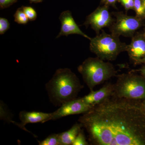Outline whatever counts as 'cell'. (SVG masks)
<instances>
[{
  "label": "cell",
  "mask_w": 145,
  "mask_h": 145,
  "mask_svg": "<svg viewBox=\"0 0 145 145\" xmlns=\"http://www.w3.org/2000/svg\"><path fill=\"white\" fill-rule=\"evenodd\" d=\"M40 145H61L59 134H51L44 140L39 142Z\"/></svg>",
  "instance_id": "obj_15"
},
{
  "label": "cell",
  "mask_w": 145,
  "mask_h": 145,
  "mask_svg": "<svg viewBox=\"0 0 145 145\" xmlns=\"http://www.w3.org/2000/svg\"><path fill=\"white\" fill-rule=\"evenodd\" d=\"M82 88L78 77L68 68L57 69L46 85L50 99L56 105L75 99Z\"/></svg>",
  "instance_id": "obj_2"
},
{
  "label": "cell",
  "mask_w": 145,
  "mask_h": 145,
  "mask_svg": "<svg viewBox=\"0 0 145 145\" xmlns=\"http://www.w3.org/2000/svg\"><path fill=\"white\" fill-rule=\"evenodd\" d=\"M84 80L91 91L95 86L114 76L116 71L113 65L99 57L89 58L78 67Z\"/></svg>",
  "instance_id": "obj_3"
},
{
  "label": "cell",
  "mask_w": 145,
  "mask_h": 145,
  "mask_svg": "<svg viewBox=\"0 0 145 145\" xmlns=\"http://www.w3.org/2000/svg\"><path fill=\"white\" fill-rule=\"evenodd\" d=\"M72 145H87L88 143L86 140V137L82 130L80 131L76 136L72 143Z\"/></svg>",
  "instance_id": "obj_18"
},
{
  "label": "cell",
  "mask_w": 145,
  "mask_h": 145,
  "mask_svg": "<svg viewBox=\"0 0 145 145\" xmlns=\"http://www.w3.org/2000/svg\"><path fill=\"white\" fill-rule=\"evenodd\" d=\"M89 48L101 59L114 61L121 52L126 51L127 45L122 42L119 37L107 34L102 29V33L97 34L90 40Z\"/></svg>",
  "instance_id": "obj_4"
},
{
  "label": "cell",
  "mask_w": 145,
  "mask_h": 145,
  "mask_svg": "<svg viewBox=\"0 0 145 145\" xmlns=\"http://www.w3.org/2000/svg\"><path fill=\"white\" fill-rule=\"evenodd\" d=\"M134 1L135 0H119L118 2L121 3L126 12L129 10H134Z\"/></svg>",
  "instance_id": "obj_19"
},
{
  "label": "cell",
  "mask_w": 145,
  "mask_h": 145,
  "mask_svg": "<svg viewBox=\"0 0 145 145\" xmlns=\"http://www.w3.org/2000/svg\"><path fill=\"white\" fill-rule=\"evenodd\" d=\"M14 17L15 22L20 24H26L29 21L22 7L17 9L14 14Z\"/></svg>",
  "instance_id": "obj_14"
},
{
  "label": "cell",
  "mask_w": 145,
  "mask_h": 145,
  "mask_svg": "<svg viewBox=\"0 0 145 145\" xmlns=\"http://www.w3.org/2000/svg\"><path fill=\"white\" fill-rule=\"evenodd\" d=\"M144 35H145V34H144Z\"/></svg>",
  "instance_id": "obj_27"
},
{
  "label": "cell",
  "mask_w": 145,
  "mask_h": 145,
  "mask_svg": "<svg viewBox=\"0 0 145 145\" xmlns=\"http://www.w3.org/2000/svg\"><path fill=\"white\" fill-rule=\"evenodd\" d=\"M52 113H48L39 112L22 111L19 114V117L23 127L28 123L48 121Z\"/></svg>",
  "instance_id": "obj_12"
},
{
  "label": "cell",
  "mask_w": 145,
  "mask_h": 145,
  "mask_svg": "<svg viewBox=\"0 0 145 145\" xmlns=\"http://www.w3.org/2000/svg\"><path fill=\"white\" fill-rule=\"evenodd\" d=\"M119 0H101V4L116 8V4Z\"/></svg>",
  "instance_id": "obj_22"
},
{
  "label": "cell",
  "mask_w": 145,
  "mask_h": 145,
  "mask_svg": "<svg viewBox=\"0 0 145 145\" xmlns=\"http://www.w3.org/2000/svg\"><path fill=\"white\" fill-rule=\"evenodd\" d=\"M82 125L76 123L70 129L65 132L59 133L61 145H72L76 136L81 130Z\"/></svg>",
  "instance_id": "obj_13"
},
{
  "label": "cell",
  "mask_w": 145,
  "mask_h": 145,
  "mask_svg": "<svg viewBox=\"0 0 145 145\" xmlns=\"http://www.w3.org/2000/svg\"><path fill=\"white\" fill-rule=\"evenodd\" d=\"M142 1L143 5H144V6L145 8V0H142Z\"/></svg>",
  "instance_id": "obj_26"
},
{
  "label": "cell",
  "mask_w": 145,
  "mask_h": 145,
  "mask_svg": "<svg viewBox=\"0 0 145 145\" xmlns=\"http://www.w3.org/2000/svg\"><path fill=\"white\" fill-rule=\"evenodd\" d=\"M134 10L136 16L142 19L145 18V8L142 0H135Z\"/></svg>",
  "instance_id": "obj_16"
},
{
  "label": "cell",
  "mask_w": 145,
  "mask_h": 145,
  "mask_svg": "<svg viewBox=\"0 0 145 145\" xmlns=\"http://www.w3.org/2000/svg\"><path fill=\"white\" fill-rule=\"evenodd\" d=\"M131 59L135 63L145 56V36L138 34L132 37L131 42L128 45L127 51Z\"/></svg>",
  "instance_id": "obj_10"
},
{
  "label": "cell",
  "mask_w": 145,
  "mask_h": 145,
  "mask_svg": "<svg viewBox=\"0 0 145 145\" xmlns=\"http://www.w3.org/2000/svg\"><path fill=\"white\" fill-rule=\"evenodd\" d=\"M59 20L61 27L59 33L56 38L57 39L61 36H67L70 34H75L81 35L89 40L91 39L81 30L75 22L71 12L69 10H65L62 12L59 16Z\"/></svg>",
  "instance_id": "obj_9"
},
{
  "label": "cell",
  "mask_w": 145,
  "mask_h": 145,
  "mask_svg": "<svg viewBox=\"0 0 145 145\" xmlns=\"http://www.w3.org/2000/svg\"><path fill=\"white\" fill-rule=\"evenodd\" d=\"M92 107V106L83 102L81 99H75L63 104L59 108L52 112L48 121L57 120L68 115L83 114Z\"/></svg>",
  "instance_id": "obj_8"
},
{
  "label": "cell",
  "mask_w": 145,
  "mask_h": 145,
  "mask_svg": "<svg viewBox=\"0 0 145 145\" xmlns=\"http://www.w3.org/2000/svg\"><path fill=\"white\" fill-rule=\"evenodd\" d=\"M145 63V56L142 59H140L139 61H137L136 62H135V63Z\"/></svg>",
  "instance_id": "obj_23"
},
{
  "label": "cell",
  "mask_w": 145,
  "mask_h": 145,
  "mask_svg": "<svg viewBox=\"0 0 145 145\" xmlns=\"http://www.w3.org/2000/svg\"><path fill=\"white\" fill-rule=\"evenodd\" d=\"M9 28V23L7 19L0 18V34L1 35L5 33Z\"/></svg>",
  "instance_id": "obj_20"
},
{
  "label": "cell",
  "mask_w": 145,
  "mask_h": 145,
  "mask_svg": "<svg viewBox=\"0 0 145 145\" xmlns=\"http://www.w3.org/2000/svg\"><path fill=\"white\" fill-rule=\"evenodd\" d=\"M114 86L113 94L118 97L135 100L145 98V81L132 72L119 75Z\"/></svg>",
  "instance_id": "obj_5"
},
{
  "label": "cell",
  "mask_w": 145,
  "mask_h": 145,
  "mask_svg": "<svg viewBox=\"0 0 145 145\" xmlns=\"http://www.w3.org/2000/svg\"><path fill=\"white\" fill-rule=\"evenodd\" d=\"M109 7L105 5L99 6L89 15L84 25H90L97 34L104 27H109L114 21L109 10Z\"/></svg>",
  "instance_id": "obj_7"
},
{
  "label": "cell",
  "mask_w": 145,
  "mask_h": 145,
  "mask_svg": "<svg viewBox=\"0 0 145 145\" xmlns=\"http://www.w3.org/2000/svg\"><path fill=\"white\" fill-rule=\"evenodd\" d=\"M137 100L112 94L83 113L79 122L91 144H145V112Z\"/></svg>",
  "instance_id": "obj_1"
},
{
  "label": "cell",
  "mask_w": 145,
  "mask_h": 145,
  "mask_svg": "<svg viewBox=\"0 0 145 145\" xmlns=\"http://www.w3.org/2000/svg\"><path fill=\"white\" fill-rule=\"evenodd\" d=\"M138 71H140L141 73H142L143 75L145 77V66L143 67L141 69H139V70Z\"/></svg>",
  "instance_id": "obj_24"
},
{
  "label": "cell",
  "mask_w": 145,
  "mask_h": 145,
  "mask_svg": "<svg viewBox=\"0 0 145 145\" xmlns=\"http://www.w3.org/2000/svg\"><path fill=\"white\" fill-rule=\"evenodd\" d=\"M114 85L108 84L99 90L92 91L88 95L80 99L86 103L93 106L111 96L114 92Z\"/></svg>",
  "instance_id": "obj_11"
},
{
  "label": "cell",
  "mask_w": 145,
  "mask_h": 145,
  "mask_svg": "<svg viewBox=\"0 0 145 145\" xmlns=\"http://www.w3.org/2000/svg\"><path fill=\"white\" fill-rule=\"evenodd\" d=\"M30 3H41L42 1L43 0H28Z\"/></svg>",
  "instance_id": "obj_25"
},
{
  "label": "cell",
  "mask_w": 145,
  "mask_h": 145,
  "mask_svg": "<svg viewBox=\"0 0 145 145\" xmlns=\"http://www.w3.org/2000/svg\"><path fill=\"white\" fill-rule=\"evenodd\" d=\"M22 8L26 14L29 20L33 21L36 20L37 14L34 8L31 7L29 6H22Z\"/></svg>",
  "instance_id": "obj_17"
},
{
  "label": "cell",
  "mask_w": 145,
  "mask_h": 145,
  "mask_svg": "<svg viewBox=\"0 0 145 145\" xmlns=\"http://www.w3.org/2000/svg\"><path fill=\"white\" fill-rule=\"evenodd\" d=\"M18 0H0V7L2 9L8 8Z\"/></svg>",
  "instance_id": "obj_21"
},
{
  "label": "cell",
  "mask_w": 145,
  "mask_h": 145,
  "mask_svg": "<svg viewBox=\"0 0 145 145\" xmlns=\"http://www.w3.org/2000/svg\"><path fill=\"white\" fill-rule=\"evenodd\" d=\"M113 13L115 19L109 27L113 35L132 38L135 31L142 26V19L137 16H129L123 12Z\"/></svg>",
  "instance_id": "obj_6"
}]
</instances>
